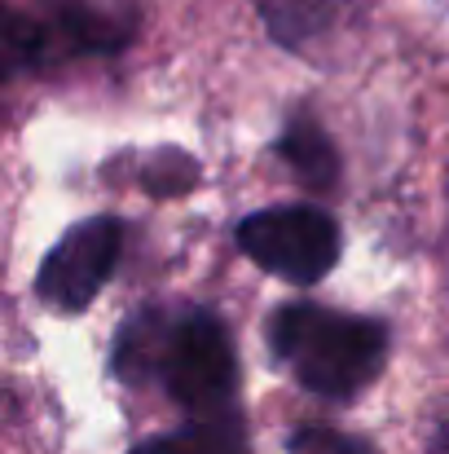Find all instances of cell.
<instances>
[{
  "instance_id": "9c48e42d",
  "label": "cell",
  "mask_w": 449,
  "mask_h": 454,
  "mask_svg": "<svg viewBox=\"0 0 449 454\" xmlns=\"http://www.w3.org/2000/svg\"><path fill=\"white\" fill-rule=\"evenodd\" d=\"M44 53H49L44 27H40L35 18H27V13H18L13 4L0 0V80H9V75L35 67Z\"/></svg>"
},
{
  "instance_id": "3957f363",
  "label": "cell",
  "mask_w": 449,
  "mask_h": 454,
  "mask_svg": "<svg viewBox=\"0 0 449 454\" xmlns=\"http://www.w3.org/2000/svg\"><path fill=\"white\" fill-rule=\"evenodd\" d=\"M238 247L287 283H317L339 261V225L317 207H265L238 225Z\"/></svg>"
},
{
  "instance_id": "ba28073f",
  "label": "cell",
  "mask_w": 449,
  "mask_h": 454,
  "mask_svg": "<svg viewBox=\"0 0 449 454\" xmlns=\"http://www.w3.org/2000/svg\"><path fill=\"white\" fill-rule=\"evenodd\" d=\"M278 154L291 163V172H296L304 185H317V190H326V185H335V176H339V159H335V146H330V137H326V133H321L313 120H296V124L283 133Z\"/></svg>"
},
{
  "instance_id": "30bf717a",
  "label": "cell",
  "mask_w": 449,
  "mask_h": 454,
  "mask_svg": "<svg viewBox=\"0 0 449 454\" xmlns=\"http://www.w3.org/2000/svg\"><path fill=\"white\" fill-rule=\"evenodd\" d=\"M296 450L299 454H370V446L357 442V437H344L335 428H299Z\"/></svg>"
},
{
  "instance_id": "8992f818",
  "label": "cell",
  "mask_w": 449,
  "mask_h": 454,
  "mask_svg": "<svg viewBox=\"0 0 449 454\" xmlns=\"http://www.w3.org/2000/svg\"><path fill=\"white\" fill-rule=\"evenodd\" d=\"M361 4L366 0H260V13L278 44L304 49L313 40H326L344 22H352Z\"/></svg>"
},
{
  "instance_id": "52a82bcc",
  "label": "cell",
  "mask_w": 449,
  "mask_h": 454,
  "mask_svg": "<svg viewBox=\"0 0 449 454\" xmlns=\"http://www.w3.org/2000/svg\"><path fill=\"white\" fill-rule=\"evenodd\" d=\"M133 454H247V428H243L238 411L198 415L190 428L167 433V437H150Z\"/></svg>"
},
{
  "instance_id": "7a4b0ae2",
  "label": "cell",
  "mask_w": 449,
  "mask_h": 454,
  "mask_svg": "<svg viewBox=\"0 0 449 454\" xmlns=\"http://www.w3.org/2000/svg\"><path fill=\"white\" fill-rule=\"evenodd\" d=\"M274 353L296 371V380L317 397H352L361 393L388 357V331L370 317H352L339 309L287 304L269 326Z\"/></svg>"
},
{
  "instance_id": "277c9868",
  "label": "cell",
  "mask_w": 449,
  "mask_h": 454,
  "mask_svg": "<svg viewBox=\"0 0 449 454\" xmlns=\"http://www.w3.org/2000/svg\"><path fill=\"white\" fill-rule=\"evenodd\" d=\"M120 247H124V225L115 216H93L84 225H75L40 265L35 274V292L40 301L62 309V313H75L102 292V283L111 278L115 261H120Z\"/></svg>"
},
{
  "instance_id": "5b68a950",
  "label": "cell",
  "mask_w": 449,
  "mask_h": 454,
  "mask_svg": "<svg viewBox=\"0 0 449 454\" xmlns=\"http://www.w3.org/2000/svg\"><path fill=\"white\" fill-rule=\"evenodd\" d=\"M49 44H62L71 53H111L137 35L133 0H49Z\"/></svg>"
},
{
  "instance_id": "8fae6325",
  "label": "cell",
  "mask_w": 449,
  "mask_h": 454,
  "mask_svg": "<svg viewBox=\"0 0 449 454\" xmlns=\"http://www.w3.org/2000/svg\"><path fill=\"white\" fill-rule=\"evenodd\" d=\"M428 454H449V402L437 411L432 433H428Z\"/></svg>"
},
{
  "instance_id": "6da1fadb",
  "label": "cell",
  "mask_w": 449,
  "mask_h": 454,
  "mask_svg": "<svg viewBox=\"0 0 449 454\" xmlns=\"http://www.w3.org/2000/svg\"><path fill=\"white\" fill-rule=\"evenodd\" d=\"M120 375L142 380L154 375L176 406L198 415L234 411L238 388V357L225 326L203 309H181L172 317H133L120 340Z\"/></svg>"
}]
</instances>
